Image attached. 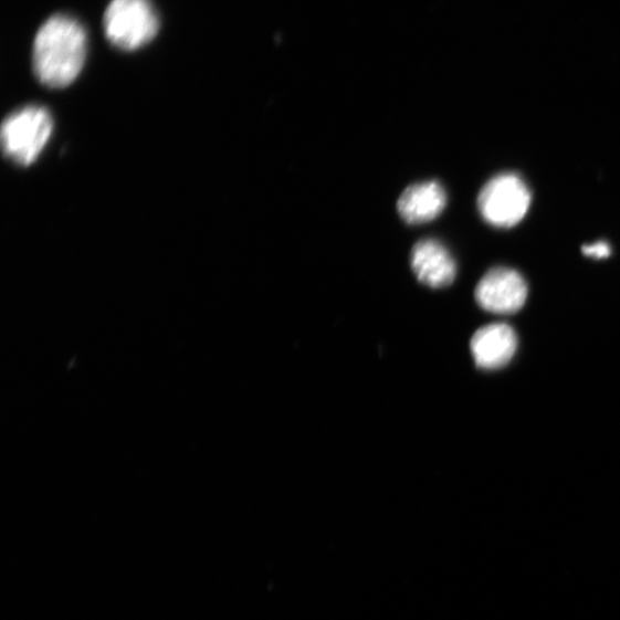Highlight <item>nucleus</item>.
<instances>
[{
    "label": "nucleus",
    "instance_id": "f257e3e1",
    "mask_svg": "<svg viewBox=\"0 0 620 620\" xmlns=\"http://www.w3.org/2000/svg\"><path fill=\"white\" fill-rule=\"evenodd\" d=\"M86 33L70 15L50 18L40 29L33 50L38 78L50 87H65L80 75L86 57Z\"/></svg>",
    "mask_w": 620,
    "mask_h": 620
},
{
    "label": "nucleus",
    "instance_id": "39448f33",
    "mask_svg": "<svg viewBox=\"0 0 620 620\" xmlns=\"http://www.w3.org/2000/svg\"><path fill=\"white\" fill-rule=\"evenodd\" d=\"M527 285L514 270L498 267L490 271L476 287L479 305L494 314H514L525 304Z\"/></svg>",
    "mask_w": 620,
    "mask_h": 620
},
{
    "label": "nucleus",
    "instance_id": "f03ea898",
    "mask_svg": "<svg viewBox=\"0 0 620 620\" xmlns=\"http://www.w3.org/2000/svg\"><path fill=\"white\" fill-rule=\"evenodd\" d=\"M159 18L150 0H112L104 15L107 40L117 49L135 51L159 32Z\"/></svg>",
    "mask_w": 620,
    "mask_h": 620
},
{
    "label": "nucleus",
    "instance_id": "20e7f679",
    "mask_svg": "<svg viewBox=\"0 0 620 620\" xmlns=\"http://www.w3.org/2000/svg\"><path fill=\"white\" fill-rule=\"evenodd\" d=\"M533 195L522 177L507 172L494 177L479 196L482 218L496 228L518 224L527 214Z\"/></svg>",
    "mask_w": 620,
    "mask_h": 620
},
{
    "label": "nucleus",
    "instance_id": "0eeeda50",
    "mask_svg": "<svg viewBox=\"0 0 620 620\" xmlns=\"http://www.w3.org/2000/svg\"><path fill=\"white\" fill-rule=\"evenodd\" d=\"M517 344V336L508 324L494 323L472 337L470 348L479 368L495 370L513 360Z\"/></svg>",
    "mask_w": 620,
    "mask_h": 620
},
{
    "label": "nucleus",
    "instance_id": "7ed1b4c3",
    "mask_svg": "<svg viewBox=\"0 0 620 620\" xmlns=\"http://www.w3.org/2000/svg\"><path fill=\"white\" fill-rule=\"evenodd\" d=\"M53 130L50 113L40 106H28L11 114L2 127L4 155L20 166L38 160Z\"/></svg>",
    "mask_w": 620,
    "mask_h": 620
},
{
    "label": "nucleus",
    "instance_id": "6e6552de",
    "mask_svg": "<svg viewBox=\"0 0 620 620\" xmlns=\"http://www.w3.org/2000/svg\"><path fill=\"white\" fill-rule=\"evenodd\" d=\"M448 195L437 181L408 187L398 200V212L409 224H422L437 219L445 210Z\"/></svg>",
    "mask_w": 620,
    "mask_h": 620
},
{
    "label": "nucleus",
    "instance_id": "423d86ee",
    "mask_svg": "<svg viewBox=\"0 0 620 620\" xmlns=\"http://www.w3.org/2000/svg\"><path fill=\"white\" fill-rule=\"evenodd\" d=\"M410 264L418 280L432 288L450 286L458 273L451 252L435 240H423L413 246Z\"/></svg>",
    "mask_w": 620,
    "mask_h": 620
},
{
    "label": "nucleus",
    "instance_id": "1a4fd4ad",
    "mask_svg": "<svg viewBox=\"0 0 620 620\" xmlns=\"http://www.w3.org/2000/svg\"><path fill=\"white\" fill-rule=\"evenodd\" d=\"M582 253L592 259H607L611 254V248L606 242H598L592 245H586L582 248Z\"/></svg>",
    "mask_w": 620,
    "mask_h": 620
}]
</instances>
